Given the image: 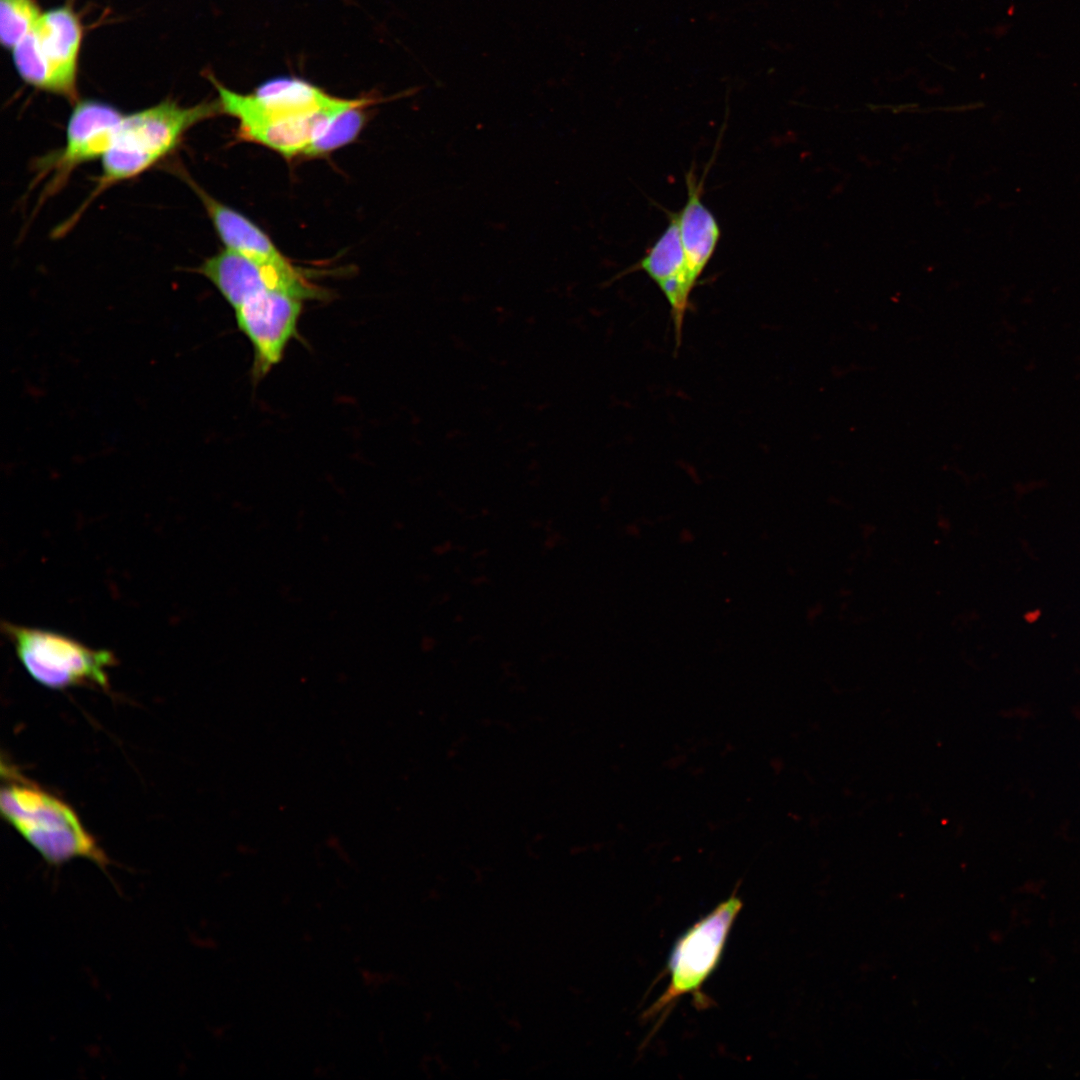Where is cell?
<instances>
[{
    "label": "cell",
    "mask_w": 1080,
    "mask_h": 1080,
    "mask_svg": "<svg viewBox=\"0 0 1080 1080\" xmlns=\"http://www.w3.org/2000/svg\"><path fill=\"white\" fill-rule=\"evenodd\" d=\"M303 301L288 293L267 291L234 310L238 329L253 348L256 379L281 361L288 343L297 336Z\"/></svg>",
    "instance_id": "obj_8"
},
{
    "label": "cell",
    "mask_w": 1080,
    "mask_h": 1080,
    "mask_svg": "<svg viewBox=\"0 0 1080 1080\" xmlns=\"http://www.w3.org/2000/svg\"><path fill=\"white\" fill-rule=\"evenodd\" d=\"M2 817L50 866L86 859L106 871L110 859L65 801L2 764Z\"/></svg>",
    "instance_id": "obj_1"
},
{
    "label": "cell",
    "mask_w": 1080,
    "mask_h": 1080,
    "mask_svg": "<svg viewBox=\"0 0 1080 1080\" xmlns=\"http://www.w3.org/2000/svg\"><path fill=\"white\" fill-rule=\"evenodd\" d=\"M83 30L68 6L43 12L11 50L15 68L32 87L77 103V74Z\"/></svg>",
    "instance_id": "obj_4"
},
{
    "label": "cell",
    "mask_w": 1080,
    "mask_h": 1080,
    "mask_svg": "<svg viewBox=\"0 0 1080 1080\" xmlns=\"http://www.w3.org/2000/svg\"><path fill=\"white\" fill-rule=\"evenodd\" d=\"M36 0H0V39L12 50L34 27L42 15Z\"/></svg>",
    "instance_id": "obj_13"
},
{
    "label": "cell",
    "mask_w": 1080,
    "mask_h": 1080,
    "mask_svg": "<svg viewBox=\"0 0 1080 1080\" xmlns=\"http://www.w3.org/2000/svg\"><path fill=\"white\" fill-rule=\"evenodd\" d=\"M27 673L52 690L91 685L108 688V669L116 664L111 651L96 650L56 631L2 623Z\"/></svg>",
    "instance_id": "obj_5"
},
{
    "label": "cell",
    "mask_w": 1080,
    "mask_h": 1080,
    "mask_svg": "<svg viewBox=\"0 0 1080 1080\" xmlns=\"http://www.w3.org/2000/svg\"><path fill=\"white\" fill-rule=\"evenodd\" d=\"M221 113L218 100L182 106L166 99L124 114L113 142L101 158L92 200L107 188L133 179L169 156L185 134L203 120Z\"/></svg>",
    "instance_id": "obj_2"
},
{
    "label": "cell",
    "mask_w": 1080,
    "mask_h": 1080,
    "mask_svg": "<svg viewBox=\"0 0 1080 1080\" xmlns=\"http://www.w3.org/2000/svg\"><path fill=\"white\" fill-rule=\"evenodd\" d=\"M687 201L679 215V230L687 269L696 284L711 260L721 237V229L713 213L701 200L702 183L693 170L686 175Z\"/></svg>",
    "instance_id": "obj_11"
},
{
    "label": "cell",
    "mask_w": 1080,
    "mask_h": 1080,
    "mask_svg": "<svg viewBox=\"0 0 1080 1080\" xmlns=\"http://www.w3.org/2000/svg\"><path fill=\"white\" fill-rule=\"evenodd\" d=\"M198 272L216 287L233 310L267 291L288 293L302 300L327 297L325 290L307 280L295 266H265L228 248L206 259Z\"/></svg>",
    "instance_id": "obj_6"
},
{
    "label": "cell",
    "mask_w": 1080,
    "mask_h": 1080,
    "mask_svg": "<svg viewBox=\"0 0 1080 1080\" xmlns=\"http://www.w3.org/2000/svg\"><path fill=\"white\" fill-rule=\"evenodd\" d=\"M215 230L226 248L265 266L293 267L268 235L242 213L217 201L193 183Z\"/></svg>",
    "instance_id": "obj_10"
},
{
    "label": "cell",
    "mask_w": 1080,
    "mask_h": 1080,
    "mask_svg": "<svg viewBox=\"0 0 1080 1080\" xmlns=\"http://www.w3.org/2000/svg\"><path fill=\"white\" fill-rule=\"evenodd\" d=\"M371 102L368 98L352 99L331 117L303 155L320 157L354 141L366 123V107Z\"/></svg>",
    "instance_id": "obj_12"
},
{
    "label": "cell",
    "mask_w": 1080,
    "mask_h": 1080,
    "mask_svg": "<svg viewBox=\"0 0 1080 1080\" xmlns=\"http://www.w3.org/2000/svg\"><path fill=\"white\" fill-rule=\"evenodd\" d=\"M658 286L669 306L676 345H681L685 315L695 283L690 278L679 230V215L672 213L669 223L644 257L633 267Z\"/></svg>",
    "instance_id": "obj_9"
},
{
    "label": "cell",
    "mask_w": 1080,
    "mask_h": 1080,
    "mask_svg": "<svg viewBox=\"0 0 1080 1080\" xmlns=\"http://www.w3.org/2000/svg\"><path fill=\"white\" fill-rule=\"evenodd\" d=\"M124 113L97 100L76 103L66 129L62 149L38 162V175L49 174L45 194H54L80 165L101 159L113 142Z\"/></svg>",
    "instance_id": "obj_7"
},
{
    "label": "cell",
    "mask_w": 1080,
    "mask_h": 1080,
    "mask_svg": "<svg viewBox=\"0 0 1080 1080\" xmlns=\"http://www.w3.org/2000/svg\"><path fill=\"white\" fill-rule=\"evenodd\" d=\"M742 907V900L733 893L680 935L667 962L668 985L645 1012L646 1019H658L657 1024L661 1023L678 1000L688 994L698 1009L711 1005L702 988L719 966Z\"/></svg>",
    "instance_id": "obj_3"
}]
</instances>
